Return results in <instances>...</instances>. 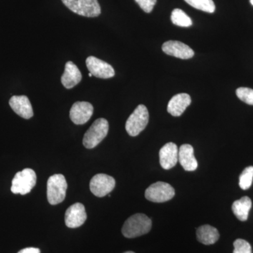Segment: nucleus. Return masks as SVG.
Here are the masks:
<instances>
[{"instance_id": "10", "label": "nucleus", "mask_w": 253, "mask_h": 253, "mask_svg": "<svg viewBox=\"0 0 253 253\" xmlns=\"http://www.w3.org/2000/svg\"><path fill=\"white\" fill-rule=\"evenodd\" d=\"M94 112L92 105L86 101L75 103L70 111V118L76 125H84L89 121Z\"/></svg>"}, {"instance_id": "5", "label": "nucleus", "mask_w": 253, "mask_h": 253, "mask_svg": "<svg viewBox=\"0 0 253 253\" xmlns=\"http://www.w3.org/2000/svg\"><path fill=\"white\" fill-rule=\"evenodd\" d=\"M37 182V176L33 169L26 168L15 174L11 185V192L15 194H29L35 187Z\"/></svg>"}, {"instance_id": "22", "label": "nucleus", "mask_w": 253, "mask_h": 253, "mask_svg": "<svg viewBox=\"0 0 253 253\" xmlns=\"http://www.w3.org/2000/svg\"><path fill=\"white\" fill-rule=\"evenodd\" d=\"M253 180V166H249L243 171L239 176V186L243 190L251 188Z\"/></svg>"}, {"instance_id": "16", "label": "nucleus", "mask_w": 253, "mask_h": 253, "mask_svg": "<svg viewBox=\"0 0 253 253\" xmlns=\"http://www.w3.org/2000/svg\"><path fill=\"white\" fill-rule=\"evenodd\" d=\"M191 96L185 93L174 95L168 105V111L174 117H179L191 104Z\"/></svg>"}, {"instance_id": "19", "label": "nucleus", "mask_w": 253, "mask_h": 253, "mask_svg": "<svg viewBox=\"0 0 253 253\" xmlns=\"http://www.w3.org/2000/svg\"><path fill=\"white\" fill-rule=\"evenodd\" d=\"M252 208V201L248 196L234 201L232 205L233 212L240 221H245L249 218L250 211Z\"/></svg>"}, {"instance_id": "6", "label": "nucleus", "mask_w": 253, "mask_h": 253, "mask_svg": "<svg viewBox=\"0 0 253 253\" xmlns=\"http://www.w3.org/2000/svg\"><path fill=\"white\" fill-rule=\"evenodd\" d=\"M65 6L80 16L97 17L101 14V6L97 0H61Z\"/></svg>"}, {"instance_id": "2", "label": "nucleus", "mask_w": 253, "mask_h": 253, "mask_svg": "<svg viewBox=\"0 0 253 253\" xmlns=\"http://www.w3.org/2000/svg\"><path fill=\"white\" fill-rule=\"evenodd\" d=\"M109 122L104 118L94 121L83 137V145L86 149H91L101 142L109 132Z\"/></svg>"}, {"instance_id": "7", "label": "nucleus", "mask_w": 253, "mask_h": 253, "mask_svg": "<svg viewBox=\"0 0 253 253\" xmlns=\"http://www.w3.org/2000/svg\"><path fill=\"white\" fill-rule=\"evenodd\" d=\"M175 191L170 184L158 181L151 184L145 191V197L154 203H164L174 197Z\"/></svg>"}, {"instance_id": "13", "label": "nucleus", "mask_w": 253, "mask_h": 253, "mask_svg": "<svg viewBox=\"0 0 253 253\" xmlns=\"http://www.w3.org/2000/svg\"><path fill=\"white\" fill-rule=\"evenodd\" d=\"M179 149L174 143L169 142L160 150V164L165 169H172L178 162Z\"/></svg>"}, {"instance_id": "27", "label": "nucleus", "mask_w": 253, "mask_h": 253, "mask_svg": "<svg viewBox=\"0 0 253 253\" xmlns=\"http://www.w3.org/2000/svg\"><path fill=\"white\" fill-rule=\"evenodd\" d=\"M88 76H89V77H92V74H91V73H89V75H88Z\"/></svg>"}, {"instance_id": "3", "label": "nucleus", "mask_w": 253, "mask_h": 253, "mask_svg": "<svg viewBox=\"0 0 253 253\" xmlns=\"http://www.w3.org/2000/svg\"><path fill=\"white\" fill-rule=\"evenodd\" d=\"M47 200L50 204L54 206L62 203L66 196L68 189L67 181L61 174L50 176L47 181Z\"/></svg>"}, {"instance_id": "9", "label": "nucleus", "mask_w": 253, "mask_h": 253, "mask_svg": "<svg viewBox=\"0 0 253 253\" xmlns=\"http://www.w3.org/2000/svg\"><path fill=\"white\" fill-rule=\"evenodd\" d=\"M86 65L89 73L94 77L109 79L115 76V71L111 65L94 56H89L86 59Z\"/></svg>"}, {"instance_id": "29", "label": "nucleus", "mask_w": 253, "mask_h": 253, "mask_svg": "<svg viewBox=\"0 0 253 253\" xmlns=\"http://www.w3.org/2000/svg\"><path fill=\"white\" fill-rule=\"evenodd\" d=\"M250 1H251V4L253 6V0H250Z\"/></svg>"}, {"instance_id": "18", "label": "nucleus", "mask_w": 253, "mask_h": 253, "mask_svg": "<svg viewBox=\"0 0 253 253\" xmlns=\"http://www.w3.org/2000/svg\"><path fill=\"white\" fill-rule=\"evenodd\" d=\"M198 241L204 245H212L215 244L219 239V231L214 226L203 225L198 228L196 231Z\"/></svg>"}, {"instance_id": "23", "label": "nucleus", "mask_w": 253, "mask_h": 253, "mask_svg": "<svg viewBox=\"0 0 253 253\" xmlns=\"http://www.w3.org/2000/svg\"><path fill=\"white\" fill-rule=\"evenodd\" d=\"M238 98L246 104L253 106V89L248 87H239L236 89Z\"/></svg>"}, {"instance_id": "15", "label": "nucleus", "mask_w": 253, "mask_h": 253, "mask_svg": "<svg viewBox=\"0 0 253 253\" xmlns=\"http://www.w3.org/2000/svg\"><path fill=\"white\" fill-rule=\"evenodd\" d=\"M82 78L83 76L78 66L72 61H68L65 66L64 73L61 78L63 86L66 89H71L81 83Z\"/></svg>"}, {"instance_id": "21", "label": "nucleus", "mask_w": 253, "mask_h": 253, "mask_svg": "<svg viewBox=\"0 0 253 253\" xmlns=\"http://www.w3.org/2000/svg\"><path fill=\"white\" fill-rule=\"evenodd\" d=\"M184 1L193 7L205 12L213 13L215 11V5L212 0H184Z\"/></svg>"}, {"instance_id": "1", "label": "nucleus", "mask_w": 253, "mask_h": 253, "mask_svg": "<svg viewBox=\"0 0 253 253\" xmlns=\"http://www.w3.org/2000/svg\"><path fill=\"white\" fill-rule=\"evenodd\" d=\"M152 227V221L146 214L137 213L126 219L122 234L127 239H134L148 234Z\"/></svg>"}, {"instance_id": "24", "label": "nucleus", "mask_w": 253, "mask_h": 253, "mask_svg": "<svg viewBox=\"0 0 253 253\" xmlns=\"http://www.w3.org/2000/svg\"><path fill=\"white\" fill-rule=\"evenodd\" d=\"M234 247L233 253H252L251 245L244 239L236 240L234 243Z\"/></svg>"}, {"instance_id": "20", "label": "nucleus", "mask_w": 253, "mask_h": 253, "mask_svg": "<svg viewBox=\"0 0 253 253\" xmlns=\"http://www.w3.org/2000/svg\"><path fill=\"white\" fill-rule=\"evenodd\" d=\"M171 21L173 24L180 27L187 28L192 26L193 23L191 18L181 9L173 10L171 14Z\"/></svg>"}, {"instance_id": "11", "label": "nucleus", "mask_w": 253, "mask_h": 253, "mask_svg": "<svg viewBox=\"0 0 253 253\" xmlns=\"http://www.w3.org/2000/svg\"><path fill=\"white\" fill-rule=\"evenodd\" d=\"M86 213L85 208L81 203H76L68 208L65 214V222L68 228L76 229L85 222Z\"/></svg>"}, {"instance_id": "4", "label": "nucleus", "mask_w": 253, "mask_h": 253, "mask_svg": "<svg viewBox=\"0 0 253 253\" xmlns=\"http://www.w3.org/2000/svg\"><path fill=\"white\" fill-rule=\"evenodd\" d=\"M149 121V113L144 105H139L128 118L126 124V132L131 136H136L144 130Z\"/></svg>"}, {"instance_id": "28", "label": "nucleus", "mask_w": 253, "mask_h": 253, "mask_svg": "<svg viewBox=\"0 0 253 253\" xmlns=\"http://www.w3.org/2000/svg\"><path fill=\"white\" fill-rule=\"evenodd\" d=\"M124 253H134V252H132V251H127V252H126Z\"/></svg>"}, {"instance_id": "8", "label": "nucleus", "mask_w": 253, "mask_h": 253, "mask_svg": "<svg viewBox=\"0 0 253 253\" xmlns=\"http://www.w3.org/2000/svg\"><path fill=\"white\" fill-rule=\"evenodd\" d=\"M116 186V180L106 174H98L91 179L89 188L91 193L97 197L102 198L109 195Z\"/></svg>"}, {"instance_id": "14", "label": "nucleus", "mask_w": 253, "mask_h": 253, "mask_svg": "<svg viewBox=\"0 0 253 253\" xmlns=\"http://www.w3.org/2000/svg\"><path fill=\"white\" fill-rule=\"evenodd\" d=\"M9 105L16 114L24 119L33 117V107L26 96H13L9 100Z\"/></svg>"}, {"instance_id": "26", "label": "nucleus", "mask_w": 253, "mask_h": 253, "mask_svg": "<svg viewBox=\"0 0 253 253\" xmlns=\"http://www.w3.org/2000/svg\"><path fill=\"white\" fill-rule=\"evenodd\" d=\"M18 253H41V251L36 248H26V249L21 250Z\"/></svg>"}, {"instance_id": "12", "label": "nucleus", "mask_w": 253, "mask_h": 253, "mask_svg": "<svg viewBox=\"0 0 253 253\" xmlns=\"http://www.w3.org/2000/svg\"><path fill=\"white\" fill-rule=\"evenodd\" d=\"M163 52L181 59H189L194 56V50L179 41H170L163 44Z\"/></svg>"}, {"instance_id": "25", "label": "nucleus", "mask_w": 253, "mask_h": 253, "mask_svg": "<svg viewBox=\"0 0 253 253\" xmlns=\"http://www.w3.org/2000/svg\"><path fill=\"white\" fill-rule=\"evenodd\" d=\"M135 1L143 9V11L146 13H150L154 9L157 0H135Z\"/></svg>"}, {"instance_id": "17", "label": "nucleus", "mask_w": 253, "mask_h": 253, "mask_svg": "<svg viewBox=\"0 0 253 253\" xmlns=\"http://www.w3.org/2000/svg\"><path fill=\"white\" fill-rule=\"evenodd\" d=\"M178 161L184 170L195 171L198 168V162L194 156V150L189 144L181 145L179 149Z\"/></svg>"}]
</instances>
